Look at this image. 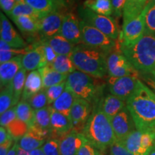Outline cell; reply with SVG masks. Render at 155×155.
Segmentation results:
<instances>
[{"instance_id": "obj_7", "label": "cell", "mask_w": 155, "mask_h": 155, "mask_svg": "<svg viewBox=\"0 0 155 155\" xmlns=\"http://www.w3.org/2000/svg\"><path fill=\"white\" fill-rule=\"evenodd\" d=\"M81 43L111 53L116 47V40L109 38L91 25L83 21L80 22Z\"/></svg>"}, {"instance_id": "obj_48", "label": "cell", "mask_w": 155, "mask_h": 155, "mask_svg": "<svg viewBox=\"0 0 155 155\" xmlns=\"http://www.w3.org/2000/svg\"><path fill=\"white\" fill-rule=\"evenodd\" d=\"M17 4L15 0H0V6H1L2 10L7 15L10 14Z\"/></svg>"}, {"instance_id": "obj_47", "label": "cell", "mask_w": 155, "mask_h": 155, "mask_svg": "<svg viewBox=\"0 0 155 155\" xmlns=\"http://www.w3.org/2000/svg\"><path fill=\"white\" fill-rule=\"evenodd\" d=\"M113 7V16L114 18L119 19L123 15L126 0H111Z\"/></svg>"}, {"instance_id": "obj_53", "label": "cell", "mask_w": 155, "mask_h": 155, "mask_svg": "<svg viewBox=\"0 0 155 155\" xmlns=\"http://www.w3.org/2000/svg\"><path fill=\"white\" fill-rule=\"evenodd\" d=\"M142 78L144 82L148 85L149 88H150L151 90L152 91L153 93L155 94V78L154 79L151 77L146 76V75H144Z\"/></svg>"}, {"instance_id": "obj_22", "label": "cell", "mask_w": 155, "mask_h": 155, "mask_svg": "<svg viewBox=\"0 0 155 155\" xmlns=\"http://www.w3.org/2000/svg\"><path fill=\"white\" fill-rule=\"evenodd\" d=\"M51 111L52 106H46L35 111L33 124L32 127L49 136L51 138Z\"/></svg>"}, {"instance_id": "obj_8", "label": "cell", "mask_w": 155, "mask_h": 155, "mask_svg": "<svg viewBox=\"0 0 155 155\" xmlns=\"http://www.w3.org/2000/svg\"><path fill=\"white\" fill-rule=\"evenodd\" d=\"M108 74L109 77L133 76L139 78V73L134 68L122 52L113 51L107 58Z\"/></svg>"}, {"instance_id": "obj_28", "label": "cell", "mask_w": 155, "mask_h": 155, "mask_svg": "<svg viewBox=\"0 0 155 155\" xmlns=\"http://www.w3.org/2000/svg\"><path fill=\"white\" fill-rule=\"evenodd\" d=\"M147 2V0H126L123 11L124 22H127L139 16L144 9Z\"/></svg>"}, {"instance_id": "obj_16", "label": "cell", "mask_w": 155, "mask_h": 155, "mask_svg": "<svg viewBox=\"0 0 155 155\" xmlns=\"http://www.w3.org/2000/svg\"><path fill=\"white\" fill-rule=\"evenodd\" d=\"M0 19H1V28H0L1 40L13 48L22 49L26 48L28 46L27 42L15 30L9 19L2 12L0 14Z\"/></svg>"}, {"instance_id": "obj_52", "label": "cell", "mask_w": 155, "mask_h": 155, "mask_svg": "<svg viewBox=\"0 0 155 155\" xmlns=\"http://www.w3.org/2000/svg\"><path fill=\"white\" fill-rule=\"evenodd\" d=\"M53 1L57 5L58 9L62 11L65 10L69 7V5L72 3L71 0H53Z\"/></svg>"}, {"instance_id": "obj_11", "label": "cell", "mask_w": 155, "mask_h": 155, "mask_svg": "<svg viewBox=\"0 0 155 155\" xmlns=\"http://www.w3.org/2000/svg\"><path fill=\"white\" fill-rule=\"evenodd\" d=\"M64 11L55 10L39 20V35L40 39H48L60 34L64 17Z\"/></svg>"}, {"instance_id": "obj_44", "label": "cell", "mask_w": 155, "mask_h": 155, "mask_svg": "<svg viewBox=\"0 0 155 155\" xmlns=\"http://www.w3.org/2000/svg\"><path fill=\"white\" fill-rule=\"evenodd\" d=\"M154 132H144L141 136V147L144 152L148 153L154 146Z\"/></svg>"}, {"instance_id": "obj_49", "label": "cell", "mask_w": 155, "mask_h": 155, "mask_svg": "<svg viewBox=\"0 0 155 155\" xmlns=\"http://www.w3.org/2000/svg\"><path fill=\"white\" fill-rule=\"evenodd\" d=\"M40 42H41L45 46V55H46V59H47L48 65H52V63L55 61L56 58L58 57V55L56 54L55 52L54 51L53 48L50 47L49 45L46 44L45 42H42L41 40H40Z\"/></svg>"}, {"instance_id": "obj_57", "label": "cell", "mask_w": 155, "mask_h": 155, "mask_svg": "<svg viewBox=\"0 0 155 155\" xmlns=\"http://www.w3.org/2000/svg\"><path fill=\"white\" fill-rule=\"evenodd\" d=\"M147 155H155V147L153 146V147L151 149V150L149 152Z\"/></svg>"}, {"instance_id": "obj_40", "label": "cell", "mask_w": 155, "mask_h": 155, "mask_svg": "<svg viewBox=\"0 0 155 155\" xmlns=\"http://www.w3.org/2000/svg\"><path fill=\"white\" fill-rule=\"evenodd\" d=\"M27 101L30 104L31 107L33 108L35 111L41 109V108L48 106V98L45 89H42L38 94H35L30 98H29Z\"/></svg>"}, {"instance_id": "obj_56", "label": "cell", "mask_w": 155, "mask_h": 155, "mask_svg": "<svg viewBox=\"0 0 155 155\" xmlns=\"http://www.w3.org/2000/svg\"><path fill=\"white\" fill-rule=\"evenodd\" d=\"M17 155H30V153L29 151H26V150H23V149L20 148V147H18Z\"/></svg>"}, {"instance_id": "obj_9", "label": "cell", "mask_w": 155, "mask_h": 155, "mask_svg": "<svg viewBox=\"0 0 155 155\" xmlns=\"http://www.w3.org/2000/svg\"><path fill=\"white\" fill-rule=\"evenodd\" d=\"M145 30V15L143 10L139 16L123 23V28L119 39L122 44L134 43L144 35Z\"/></svg>"}, {"instance_id": "obj_37", "label": "cell", "mask_w": 155, "mask_h": 155, "mask_svg": "<svg viewBox=\"0 0 155 155\" xmlns=\"http://www.w3.org/2000/svg\"><path fill=\"white\" fill-rule=\"evenodd\" d=\"M6 129H7L12 138L15 141H19L28 132L29 130V127L25 122L18 119H16L15 121L11 122L6 127Z\"/></svg>"}, {"instance_id": "obj_14", "label": "cell", "mask_w": 155, "mask_h": 155, "mask_svg": "<svg viewBox=\"0 0 155 155\" xmlns=\"http://www.w3.org/2000/svg\"><path fill=\"white\" fill-rule=\"evenodd\" d=\"M22 68L27 71L39 70L48 65L45 46L41 42L33 44V48L22 56Z\"/></svg>"}, {"instance_id": "obj_25", "label": "cell", "mask_w": 155, "mask_h": 155, "mask_svg": "<svg viewBox=\"0 0 155 155\" xmlns=\"http://www.w3.org/2000/svg\"><path fill=\"white\" fill-rule=\"evenodd\" d=\"M42 77L44 89H47L66 81L68 75L58 72L50 65H47L38 70Z\"/></svg>"}, {"instance_id": "obj_45", "label": "cell", "mask_w": 155, "mask_h": 155, "mask_svg": "<svg viewBox=\"0 0 155 155\" xmlns=\"http://www.w3.org/2000/svg\"><path fill=\"white\" fill-rule=\"evenodd\" d=\"M109 155H136L128 151L119 141L116 140L110 147Z\"/></svg>"}, {"instance_id": "obj_55", "label": "cell", "mask_w": 155, "mask_h": 155, "mask_svg": "<svg viewBox=\"0 0 155 155\" xmlns=\"http://www.w3.org/2000/svg\"><path fill=\"white\" fill-rule=\"evenodd\" d=\"M30 155H45L43 150H42V148L36 149V150H34L32 151H30Z\"/></svg>"}, {"instance_id": "obj_18", "label": "cell", "mask_w": 155, "mask_h": 155, "mask_svg": "<svg viewBox=\"0 0 155 155\" xmlns=\"http://www.w3.org/2000/svg\"><path fill=\"white\" fill-rule=\"evenodd\" d=\"M22 68V56H17L0 65V83L1 88L11 84L15 75Z\"/></svg>"}, {"instance_id": "obj_21", "label": "cell", "mask_w": 155, "mask_h": 155, "mask_svg": "<svg viewBox=\"0 0 155 155\" xmlns=\"http://www.w3.org/2000/svg\"><path fill=\"white\" fill-rule=\"evenodd\" d=\"M43 88L42 77L38 70L29 73L25 81V88L22 95V100L28 101L35 94H38Z\"/></svg>"}, {"instance_id": "obj_1", "label": "cell", "mask_w": 155, "mask_h": 155, "mask_svg": "<svg viewBox=\"0 0 155 155\" xmlns=\"http://www.w3.org/2000/svg\"><path fill=\"white\" fill-rule=\"evenodd\" d=\"M127 107L137 130L155 132V94L140 80L127 100Z\"/></svg>"}, {"instance_id": "obj_62", "label": "cell", "mask_w": 155, "mask_h": 155, "mask_svg": "<svg viewBox=\"0 0 155 155\" xmlns=\"http://www.w3.org/2000/svg\"><path fill=\"white\" fill-rule=\"evenodd\" d=\"M73 1H74V0H71V2H73Z\"/></svg>"}, {"instance_id": "obj_3", "label": "cell", "mask_w": 155, "mask_h": 155, "mask_svg": "<svg viewBox=\"0 0 155 155\" xmlns=\"http://www.w3.org/2000/svg\"><path fill=\"white\" fill-rule=\"evenodd\" d=\"M120 50L139 73L155 72V34L145 32L134 43H120Z\"/></svg>"}, {"instance_id": "obj_51", "label": "cell", "mask_w": 155, "mask_h": 155, "mask_svg": "<svg viewBox=\"0 0 155 155\" xmlns=\"http://www.w3.org/2000/svg\"><path fill=\"white\" fill-rule=\"evenodd\" d=\"M13 139H10L9 140L6 141L5 143L1 144L0 146V155H7L9 151L12 148V145L13 144Z\"/></svg>"}, {"instance_id": "obj_33", "label": "cell", "mask_w": 155, "mask_h": 155, "mask_svg": "<svg viewBox=\"0 0 155 155\" xmlns=\"http://www.w3.org/2000/svg\"><path fill=\"white\" fill-rule=\"evenodd\" d=\"M25 2L41 15L42 17L55 10H60L53 0H25Z\"/></svg>"}, {"instance_id": "obj_46", "label": "cell", "mask_w": 155, "mask_h": 155, "mask_svg": "<svg viewBox=\"0 0 155 155\" xmlns=\"http://www.w3.org/2000/svg\"><path fill=\"white\" fill-rule=\"evenodd\" d=\"M98 151L99 150L96 149L90 141L86 139L78 152L77 155H97Z\"/></svg>"}, {"instance_id": "obj_15", "label": "cell", "mask_w": 155, "mask_h": 155, "mask_svg": "<svg viewBox=\"0 0 155 155\" xmlns=\"http://www.w3.org/2000/svg\"><path fill=\"white\" fill-rule=\"evenodd\" d=\"M78 17L72 12H68L64 17L60 34L75 45L81 42V31Z\"/></svg>"}, {"instance_id": "obj_2", "label": "cell", "mask_w": 155, "mask_h": 155, "mask_svg": "<svg viewBox=\"0 0 155 155\" xmlns=\"http://www.w3.org/2000/svg\"><path fill=\"white\" fill-rule=\"evenodd\" d=\"M101 97L93 104L91 114L82 134L96 149L103 152L108 147H111L116 139L111 120L101 107Z\"/></svg>"}, {"instance_id": "obj_39", "label": "cell", "mask_w": 155, "mask_h": 155, "mask_svg": "<svg viewBox=\"0 0 155 155\" xmlns=\"http://www.w3.org/2000/svg\"><path fill=\"white\" fill-rule=\"evenodd\" d=\"M19 16H30L33 17L35 18L38 19L40 20L42 18V16L39 14L38 12L35 10L33 8L28 5L27 3H17L15 6L13 10L8 15V17L11 19L14 17H19Z\"/></svg>"}, {"instance_id": "obj_19", "label": "cell", "mask_w": 155, "mask_h": 155, "mask_svg": "<svg viewBox=\"0 0 155 155\" xmlns=\"http://www.w3.org/2000/svg\"><path fill=\"white\" fill-rule=\"evenodd\" d=\"M73 130V124L69 116L60 113L52 107L51 111V138L61 137Z\"/></svg>"}, {"instance_id": "obj_59", "label": "cell", "mask_w": 155, "mask_h": 155, "mask_svg": "<svg viewBox=\"0 0 155 155\" xmlns=\"http://www.w3.org/2000/svg\"><path fill=\"white\" fill-rule=\"evenodd\" d=\"M97 155H104V154H103V153H102V152H101V151H98V153H97Z\"/></svg>"}, {"instance_id": "obj_36", "label": "cell", "mask_w": 155, "mask_h": 155, "mask_svg": "<svg viewBox=\"0 0 155 155\" xmlns=\"http://www.w3.org/2000/svg\"><path fill=\"white\" fill-rule=\"evenodd\" d=\"M27 76H28L27 71L22 68V69L19 70V72L17 73V75H15L14 79L11 83V86L12 88L13 92H14L15 98L17 104L19 103L20 96L22 95Z\"/></svg>"}, {"instance_id": "obj_6", "label": "cell", "mask_w": 155, "mask_h": 155, "mask_svg": "<svg viewBox=\"0 0 155 155\" xmlns=\"http://www.w3.org/2000/svg\"><path fill=\"white\" fill-rule=\"evenodd\" d=\"M78 13L81 20L101 31L113 40L119 38L121 32L114 17L99 15L83 5L78 7Z\"/></svg>"}, {"instance_id": "obj_31", "label": "cell", "mask_w": 155, "mask_h": 155, "mask_svg": "<svg viewBox=\"0 0 155 155\" xmlns=\"http://www.w3.org/2000/svg\"><path fill=\"white\" fill-rule=\"evenodd\" d=\"M83 6L99 15L109 17L113 15L111 0H86Z\"/></svg>"}, {"instance_id": "obj_10", "label": "cell", "mask_w": 155, "mask_h": 155, "mask_svg": "<svg viewBox=\"0 0 155 155\" xmlns=\"http://www.w3.org/2000/svg\"><path fill=\"white\" fill-rule=\"evenodd\" d=\"M139 80L138 78L133 76L109 77L107 81L108 91L111 94L127 101L134 91Z\"/></svg>"}, {"instance_id": "obj_34", "label": "cell", "mask_w": 155, "mask_h": 155, "mask_svg": "<svg viewBox=\"0 0 155 155\" xmlns=\"http://www.w3.org/2000/svg\"><path fill=\"white\" fill-rule=\"evenodd\" d=\"M50 66L53 67L58 72L67 75L74 72L76 69L73 65L71 55H58L55 61L52 63V65H50Z\"/></svg>"}, {"instance_id": "obj_43", "label": "cell", "mask_w": 155, "mask_h": 155, "mask_svg": "<svg viewBox=\"0 0 155 155\" xmlns=\"http://www.w3.org/2000/svg\"><path fill=\"white\" fill-rule=\"evenodd\" d=\"M16 119H17L16 113V106H15L11 107L7 111H6L5 113L1 114V118H0L1 127L6 128L11 122L15 121Z\"/></svg>"}, {"instance_id": "obj_50", "label": "cell", "mask_w": 155, "mask_h": 155, "mask_svg": "<svg viewBox=\"0 0 155 155\" xmlns=\"http://www.w3.org/2000/svg\"><path fill=\"white\" fill-rule=\"evenodd\" d=\"M12 138V137L9 134L7 129L5 127H0V144H2L5 143L6 141L9 140Z\"/></svg>"}, {"instance_id": "obj_24", "label": "cell", "mask_w": 155, "mask_h": 155, "mask_svg": "<svg viewBox=\"0 0 155 155\" xmlns=\"http://www.w3.org/2000/svg\"><path fill=\"white\" fill-rule=\"evenodd\" d=\"M47 140V139L40 135L33 129L29 128V130L26 134L19 139L17 143L19 147L30 152L43 146Z\"/></svg>"}, {"instance_id": "obj_12", "label": "cell", "mask_w": 155, "mask_h": 155, "mask_svg": "<svg viewBox=\"0 0 155 155\" xmlns=\"http://www.w3.org/2000/svg\"><path fill=\"white\" fill-rule=\"evenodd\" d=\"M116 140L121 141L137 129L132 116L127 106L111 119Z\"/></svg>"}, {"instance_id": "obj_32", "label": "cell", "mask_w": 155, "mask_h": 155, "mask_svg": "<svg viewBox=\"0 0 155 155\" xmlns=\"http://www.w3.org/2000/svg\"><path fill=\"white\" fill-rule=\"evenodd\" d=\"M17 119L27 124L29 128L33 124L35 110L27 101L21 100L16 105Z\"/></svg>"}, {"instance_id": "obj_58", "label": "cell", "mask_w": 155, "mask_h": 155, "mask_svg": "<svg viewBox=\"0 0 155 155\" xmlns=\"http://www.w3.org/2000/svg\"><path fill=\"white\" fill-rule=\"evenodd\" d=\"M17 2V3H24L25 2V0H15Z\"/></svg>"}, {"instance_id": "obj_13", "label": "cell", "mask_w": 155, "mask_h": 155, "mask_svg": "<svg viewBox=\"0 0 155 155\" xmlns=\"http://www.w3.org/2000/svg\"><path fill=\"white\" fill-rule=\"evenodd\" d=\"M93 106L86 100L76 98L70 113V119L73 124V130L82 133L92 111Z\"/></svg>"}, {"instance_id": "obj_5", "label": "cell", "mask_w": 155, "mask_h": 155, "mask_svg": "<svg viewBox=\"0 0 155 155\" xmlns=\"http://www.w3.org/2000/svg\"><path fill=\"white\" fill-rule=\"evenodd\" d=\"M66 88L76 98H81L93 104L100 98L101 88L96 84L92 76L80 71L68 75Z\"/></svg>"}, {"instance_id": "obj_54", "label": "cell", "mask_w": 155, "mask_h": 155, "mask_svg": "<svg viewBox=\"0 0 155 155\" xmlns=\"http://www.w3.org/2000/svg\"><path fill=\"white\" fill-rule=\"evenodd\" d=\"M17 149H18V143H17V141H15L7 155H17Z\"/></svg>"}, {"instance_id": "obj_61", "label": "cell", "mask_w": 155, "mask_h": 155, "mask_svg": "<svg viewBox=\"0 0 155 155\" xmlns=\"http://www.w3.org/2000/svg\"><path fill=\"white\" fill-rule=\"evenodd\" d=\"M153 75H154V78H155V72L154 73H153V74H152Z\"/></svg>"}, {"instance_id": "obj_17", "label": "cell", "mask_w": 155, "mask_h": 155, "mask_svg": "<svg viewBox=\"0 0 155 155\" xmlns=\"http://www.w3.org/2000/svg\"><path fill=\"white\" fill-rule=\"evenodd\" d=\"M86 138L82 133L72 130L59 139L61 155H77Z\"/></svg>"}, {"instance_id": "obj_27", "label": "cell", "mask_w": 155, "mask_h": 155, "mask_svg": "<svg viewBox=\"0 0 155 155\" xmlns=\"http://www.w3.org/2000/svg\"><path fill=\"white\" fill-rule=\"evenodd\" d=\"M143 132L136 129L131 132L127 138L119 141L129 152L136 155H147L141 147V136Z\"/></svg>"}, {"instance_id": "obj_29", "label": "cell", "mask_w": 155, "mask_h": 155, "mask_svg": "<svg viewBox=\"0 0 155 155\" xmlns=\"http://www.w3.org/2000/svg\"><path fill=\"white\" fill-rule=\"evenodd\" d=\"M75 99V97L72 92L69 89L65 88L61 96L52 104V107L55 111L70 117L71 107Z\"/></svg>"}, {"instance_id": "obj_23", "label": "cell", "mask_w": 155, "mask_h": 155, "mask_svg": "<svg viewBox=\"0 0 155 155\" xmlns=\"http://www.w3.org/2000/svg\"><path fill=\"white\" fill-rule=\"evenodd\" d=\"M40 40L49 45L58 55H71L76 46L63 38L61 34L48 39H40Z\"/></svg>"}, {"instance_id": "obj_30", "label": "cell", "mask_w": 155, "mask_h": 155, "mask_svg": "<svg viewBox=\"0 0 155 155\" xmlns=\"http://www.w3.org/2000/svg\"><path fill=\"white\" fill-rule=\"evenodd\" d=\"M33 48V44L27 46L22 49H17L9 46L2 40H0V63H4L5 62L11 61L12 58L17 56H23Z\"/></svg>"}, {"instance_id": "obj_4", "label": "cell", "mask_w": 155, "mask_h": 155, "mask_svg": "<svg viewBox=\"0 0 155 155\" xmlns=\"http://www.w3.org/2000/svg\"><path fill=\"white\" fill-rule=\"evenodd\" d=\"M109 53L84 44H79L73 49L71 58L78 71L101 78L108 73L107 58Z\"/></svg>"}, {"instance_id": "obj_35", "label": "cell", "mask_w": 155, "mask_h": 155, "mask_svg": "<svg viewBox=\"0 0 155 155\" xmlns=\"http://www.w3.org/2000/svg\"><path fill=\"white\" fill-rule=\"evenodd\" d=\"M14 92L11 84L2 88L0 94V114H2L12 106H16Z\"/></svg>"}, {"instance_id": "obj_38", "label": "cell", "mask_w": 155, "mask_h": 155, "mask_svg": "<svg viewBox=\"0 0 155 155\" xmlns=\"http://www.w3.org/2000/svg\"><path fill=\"white\" fill-rule=\"evenodd\" d=\"M145 32L155 34V0H150L144 9Z\"/></svg>"}, {"instance_id": "obj_41", "label": "cell", "mask_w": 155, "mask_h": 155, "mask_svg": "<svg viewBox=\"0 0 155 155\" xmlns=\"http://www.w3.org/2000/svg\"><path fill=\"white\" fill-rule=\"evenodd\" d=\"M65 88H66V81L45 89L48 105L53 104L61 96Z\"/></svg>"}, {"instance_id": "obj_20", "label": "cell", "mask_w": 155, "mask_h": 155, "mask_svg": "<svg viewBox=\"0 0 155 155\" xmlns=\"http://www.w3.org/2000/svg\"><path fill=\"white\" fill-rule=\"evenodd\" d=\"M100 104L102 111L111 120L127 106V101L109 94L101 97Z\"/></svg>"}, {"instance_id": "obj_60", "label": "cell", "mask_w": 155, "mask_h": 155, "mask_svg": "<svg viewBox=\"0 0 155 155\" xmlns=\"http://www.w3.org/2000/svg\"><path fill=\"white\" fill-rule=\"evenodd\" d=\"M154 147H155V132H154Z\"/></svg>"}, {"instance_id": "obj_26", "label": "cell", "mask_w": 155, "mask_h": 155, "mask_svg": "<svg viewBox=\"0 0 155 155\" xmlns=\"http://www.w3.org/2000/svg\"><path fill=\"white\" fill-rule=\"evenodd\" d=\"M11 19L25 35L32 37L39 34V19L30 16H19Z\"/></svg>"}, {"instance_id": "obj_42", "label": "cell", "mask_w": 155, "mask_h": 155, "mask_svg": "<svg viewBox=\"0 0 155 155\" xmlns=\"http://www.w3.org/2000/svg\"><path fill=\"white\" fill-rule=\"evenodd\" d=\"M42 150L45 155H61L59 139L50 138L43 144Z\"/></svg>"}]
</instances>
